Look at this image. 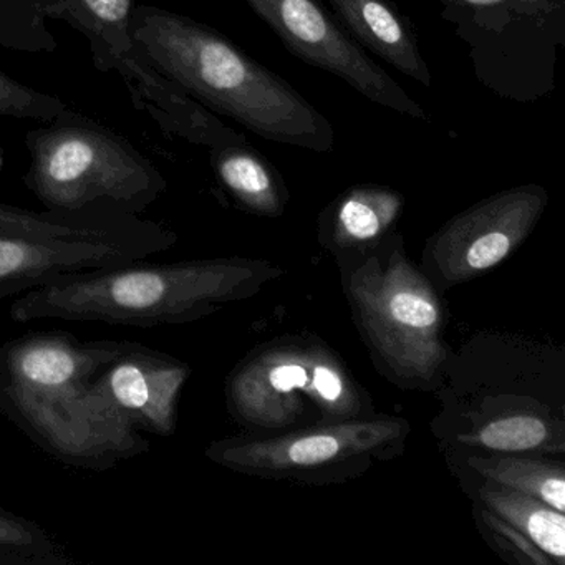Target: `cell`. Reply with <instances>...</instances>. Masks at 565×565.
I'll return each instance as SVG.
<instances>
[{
    "label": "cell",
    "instance_id": "16",
    "mask_svg": "<svg viewBox=\"0 0 565 565\" xmlns=\"http://www.w3.org/2000/svg\"><path fill=\"white\" fill-rule=\"evenodd\" d=\"M469 465L491 484L532 495L557 511H565V478L561 465L509 452L472 456Z\"/></svg>",
    "mask_w": 565,
    "mask_h": 565
},
{
    "label": "cell",
    "instance_id": "6",
    "mask_svg": "<svg viewBox=\"0 0 565 565\" xmlns=\"http://www.w3.org/2000/svg\"><path fill=\"white\" fill-rule=\"evenodd\" d=\"M350 302L366 343L398 382H433L448 356L445 309L422 273L395 250L350 276Z\"/></svg>",
    "mask_w": 565,
    "mask_h": 565
},
{
    "label": "cell",
    "instance_id": "3",
    "mask_svg": "<svg viewBox=\"0 0 565 565\" xmlns=\"http://www.w3.org/2000/svg\"><path fill=\"white\" fill-rule=\"evenodd\" d=\"M143 263L74 274L29 290L12 302L11 319L141 329L183 326L253 296L264 280L276 276L273 267L249 259Z\"/></svg>",
    "mask_w": 565,
    "mask_h": 565
},
{
    "label": "cell",
    "instance_id": "21",
    "mask_svg": "<svg viewBox=\"0 0 565 565\" xmlns=\"http://www.w3.org/2000/svg\"><path fill=\"white\" fill-rule=\"evenodd\" d=\"M85 11L100 24L127 28L131 0H81Z\"/></svg>",
    "mask_w": 565,
    "mask_h": 565
},
{
    "label": "cell",
    "instance_id": "1",
    "mask_svg": "<svg viewBox=\"0 0 565 565\" xmlns=\"http://www.w3.org/2000/svg\"><path fill=\"white\" fill-rule=\"evenodd\" d=\"M117 340L32 332L0 347V413L39 449L72 468L107 471L150 451L95 385Z\"/></svg>",
    "mask_w": 565,
    "mask_h": 565
},
{
    "label": "cell",
    "instance_id": "11",
    "mask_svg": "<svg viewBox=\"0 0 565 565\" xmlns=\"http://www.w3.org/2000/svg\"><path fill=\"white\" fill-rule=\"evenodd\" d=\"M190 375L188 363L121 340L95 370L94 382L138 431L171 436L177 431L178 405Z\"/></svg>",
    "mask_w": 565,
    "mask_h": 565
},
{
    "label": "cell",
    "instance_id": "5",
    "mask_svg": "<svg viewBox=\"0 0 565 565\" xmlns=\"http://www.w3.org/2000/svg\"><path fill=\"white\" fill-rule=\"evenodd\" d=\"M28 184L49 210L140 214L164 191L161 174L121 138L88 125L31 134Z\"/></svg>",
    "mask_w": 565,
    "mask_h": 565
},
{
    "label": "cell",
    "instance_id": "9",
    "mask_svg": "<svg viewBox=\"0 0 565 565\" xmlns=\"http://www.w3.org/2000/svg\"><path fill=\"white\" fill-rule=\"evenodd\" d=\"M408 426L398 418H350L320 423L312 428L287 433L259 441L226 439L206 449L211 461L256 476H287L306 472L335 462L379 455L408 435Z\"/></svg>",
    "mask_w": 565,
    "mask_h": 565
},
{
    "label": "cell",
    "instance_id": "20",
    "mask_svg": "<svg viewBox=\"0 0 565 565\" xmlns=\"http://www.w3.org/2000/svg\"><path fill=\"white\" fill-rule=\"evenodd\" d=\"M482 518H484L486 524L489 525V529H492V531L495 532L498 539H502V541L512 545V551L521 552V554L524 555L525 561L541 565H548L554 562L551 557H547V555H545L537 545L532 544V542L529 541L522 532L512 527L508 522L502 521L498 515L492 514L489 509H484V511H482Z\"/></svg>",
    "mask_w": 565,
    "mask_h": 565
},
{
    "label": "cell",
    "instance_id": "23",
    "mask_svg": "<svg viewBox=\"0 0 565 565\" xmlns=\"http://www.w3.org/2000/svg\"><path fill=\"white\" fill-rule=\"evenodd\" d=\"M0 168H2V150H0Z\"/></svg>",
    "mask_w": 565,
    "mask_h": 565
},
{
    "label": "cell",
    "instance_id": "19",
    "mask_svg": "<svg viewBox=\"0 0 565 565\" xmlns=\"http://www.w3.org/2000/svg\"><path fill=\"white\" fill-rule=\"evenodd\" d=\"M67 111L58 98L39 94L0 71V117L54 120Z\"/></svg>",
    "mask_w": 565,
    "mask_h": 565
},
{
    "label": "cell",
    "instance_id": "2",
    "mask_svg": "<svg viewBox=\"0 0 565 565\" xmlns=\"http://www.w3.org/2000/svg\"><path fill=\"white\" fill-rule=\"evenodd\" d=\"M134 38L158 71L253 134L316 153L333 150L330 121L289 82L214 29L141 8L135 14Z\"/></svg>",
    "mask_w": 565,
    "mask_h": 565
},
{
    "label": "cell",
    "instance_id": "15",
    "mask_svg": "<svg viewBox=\"0 0 565 565\" xmlns=\"http://www.w3.org/2000/svg\"><path fill=\"white\" fill-rule=\"evenodd\" d=\"M479 498L492 514L522 532L557 565H564V512L545 504L541 499L491 482L479 489Z\"/></svg>",
    "mask_w": 565,
    "mask_h": 565
},
{
    "label": "cell",
    "instance_id": "13",
    "mask_svg": "<svg viewBox=\"0 0 565 565\" xmlns=\"http://www.w3.org/2000/svg\"><path fill=\"white\" fill-rule=\"evenodd\" d=\"M211 163L220 183L246 210L270 217L286 211L289 193L282 177L249 143L213 147Z\"/></svg>",
    "mask_w": 565,
    "mask_h": 565
},
{
    "label": "cell",
    "instance_id": "10",
    "mask_svg": "<svg viewBox=\"0 0 565 565\" xmlns=\"http://www.w3.org/2000/svg\"><path fill=\"white\" fill-rule=\"evenodd\" d=\"M547 203L544 188L524 184L462 211L429 241L436 273L455 286L504 263L537 226Z\"/></svg>",
    "mask_w": 565,
    "mask_h": 565
},
{
    "label": "cell",
    "instance_id": "18",
    "mask_svg": "<svg viewBox=\"0 0 565 565\" xmlns=\"http://www.w3.org/2000/svg\"><path fill=\"white\" fill-rule=\"evenodd\" d=\"M555 438L561 436L544 419L531 415H512L494 419L475 435L461 436L459 441L494 452H524L557 449L554 448Z\"/></svg>",
    "mask_w": 565,
    "mask_h": 565
},
{
    "label": "cell",
    "instance_id": "8",
    "mask_svg": "<svg viewBox=\"0 0 565 565\" xmlns=\"http://www.w3.org/2000/svg\"><path fill=\"white\" fill-rule=\"evenodd\" d=\"M254 14L297 58L335 75L366 100L418 121H428L422 105L366 55L319 0H244Z\"/></svg>",
    "mask_w": 565,
    "mask_h": 565
},
{
    "label": "cell",
    "instance_id": "22",
    "mask_svg": "<svg viewBox=\"0 0 565 565\" xmlns=\"http://www.w3.org/2000/svg\"><path fill=\"white\" fill-rule=\"evenodd\" d=\"M443 8L452 9H534L565 4V0H439Z\"/></svg>",
    "mask_w": 565,
    "mask_h": 565
},
{
    "label": "cell",
    "instance_id": "14",
    "mask_svg": "<svg viewBox=\"0 0 565 565\" xmlns=\"http://www.w3.org/2000/svg\"><path fill=\"white\" fill-rule=\"evenodd\" d=\"M405 207L402 193L379 184H360L340 194L329 207L333 241L342 247H362L388 233Z\"/></svg>",
    "mask_w": 565,
    "mask_h": 565
},
{
    "label": "cell",
    "instance_id": "17",
    "mask_svg": "<svg viewBox=\"0 0 565 565\" xmlns=\"http://www.w3.org/2000/svg\"><path fill=\"white\" fill-rule=\"evenodd\" d=\"M77 558L38 522L0 509V565H75Z\"/></svg>",
    "mask_w": 565,
    "mask_h": 565
},
{
    "label": "cell",
    "instance_id": "4",
    "mask_svg": "<svg viewBox=\"0 0 565 565\" xmlns=\"http://www.w3.org/2000/svg\"><path fill=\"white\" fill-rule=\"evenodd\" d=\"M177 234L107 207L29 211L0 203V300L62 277L143 263Z\"/></svg>",
    "mask_w": 565,
    "mask_h": 565
},
{
    "label": "cell",
    "instance_id": "12",
    "mask_svg": "<svg viewBox=\"0 0 565 565\" xmlns=\"http://www.w3.org/2000/svg\"><path fill=\"white\" fill-rule=\"evenodd\" d=\"M347 32L406 77L431 87V72L419 51L412 22L392 0H330Z\"/></svg>",
    "mask_w": 565,
    "mask_h": 565
},
{
    "label": "cell",
    "instance_id": "7",
    "mask_svg": "<svg viewBox=\"0 0 565 565\" xmlns=\"http://www.w3.org/2000/svg\"><path fill=\"white\" fill-rule=\"evenodd\" d=\"M227 405L247 425L280 429L316 409L320 422L359 418L362 393L333 353L313 343H280L244 360L227 380Z\"/></svg>",
    "mask_w": 565,
    "mask_h": 565
}]
</instances>
